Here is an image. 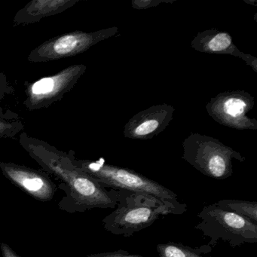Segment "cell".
<instances>
[{
    "instance_id": "obj_1",
    "label": "cell",
    "mask_w": 257,
    "mask_h": 257,
    "mask_svg": "<svg viewBox=\"0 0 257 257\" xmlns=\"http://www.w3.org/2000/svg\"><path fill=\"white\" fill-rule=\"evenodd\" d=\"M19 144L45 171L56 176L68 186L79 210L115 209L116 207L118 190L103 186L78 168L74 163L73 150L64 153L25 132L19 135Z\"/></svg>"
},
{
    "instance_id": "obj_2",
    "label": "cell",
    "mask_w": 257,
    "mask_h": 257,
    "mask_svg": "<svg viewBox=\"0 0 257 257\" xmlns=\"http://www.w3.org/2000/svg\"><path fill=\"white\" fill-rule=\"evenodd\" d=\"M187 211L184 203L171 202L141 192L118 190L116 207L103 219V228L115 235L129 237L151 226L165 215H181Z\"/></svg>"
},
{
    "instance_id": "obj_3",
    "label": "cell",
    "mask_w": 257,
    "mask_h": 257,
    "mask_svg": "<svg viewBox=\"0 0 257 257\" xmlns=\"http://www.w3.org/2000/svg\"><path fill=\"white\" fill-rule=\"evenodd\" d=\"M182 159L210 178L225 180L232 176L233 160L243 162L245 157L216 138L192 133L183 143Z\"/></svg>"
},
{
    "instance_id": "obj_4",
    "label": "cell",
    "mask_w": 257,
    "mask_h": 257,
    "mask_svg": "<svg viewBox=\"0 0 257 257\" xmlns=\"http://www.w3.org/2000/svg\"><path fill=\"white\" fill-rule=\"evenodd\" d=\"M78 168L106 187L115 190L141 192L171 202H178L177 195L160 183L133 170L109 165L103 159L97 161L74 159Z\"/></svg>"
},
{
    "instance_id": "obj_5",
    "label": "cell",
    "mask_w": 257,
    "mask_h": 257,
    "mask_svg": "<svg viewBox=\"0 0 257 257\" xmlns=\"http://www.w3.org/2000/svg\"><path fill=\"white\" fill-rule=\"evenodd\" d=\"M197 216L201 222L195 228L210 238L208 244L211 247L219 241L231 247L257 243V224L221 208L216 203L204 206Z\"/></svg>"
},
{
    "instance_id": "obj_6",
    "label": "cell",
    "mask_w": 257,
    "mask_h": 257,
    "mask_svg": "<svg viewBox=\"0 0 257 257\" xmlns=\"http://www.w3.org/2000/svg\"><path fill=\"white\" fill-rule=\"evenodd\" d=\"M116 27L87 33L75 31L53 37L31 51L28 60L31 63L49 62L76 56L97 43L113 37L118 33Z\"/></svg>"
},
{
    "instance_id": "obj_7",
    "label": "cell",
    "mask_w": 257,
    "mask_h": 257,
    "mask_svg": "<svg viewBox=\"0 0 257 257\" xmlns=\"http://www.w3.org/2000/svg\"><path fill=\"white\" fill-rule=\"evenodd\" d=\"M84 64H75L52 76L27 85L24 105L29 111L46 109L61 100L76 86L86 71Z\"/></svg>"
},
{
    "instance_id": "obj_8",
    "label": "cell",
    "mask_w": 257,
    "mask_h": 257,
    "mask_svg": "<svg viewBox=\"0 0 257 257\" xmlns=\"http://www.w3.org/2000/svg\"><path fill=\"white\" fill-rule=\"evenodd\" d=\"M255 104L254 97L245 91H224L212 97L206 110L214 121L237 130H256L257 120L247 116Z\"/></svg>"
},
{
    "instance_id": "obj_9",
    "label": "cell",
    "mask_w": 257,
    "mask_h": 257,
    "mask_svg": "<svg viewBox=\"0 0 257 257\" xmlns=\"http://www.w3.org/2000/svg\"><path fill=\"white\" fill-rule=\"evenodd\" d=\"M0 169L13 184L38 201H50L56 192V186L46 173L12 162H0Z\"/></svg>"
},
{
    "instance_id": "obj_10",
    "label": "cell",
    "mask_w": 257,
    "mask_h": 257,
    "mask_svg": "<svg viewBox=\"0 0 257 257\" xmlns=\"http://www.w3.org/2000/svg\"><path fill=\"white\" fill-rule=\"evenodd\" d=\"M174 106L156 105L134 115L124 127V136L134 140L153 139L169 125L174 118Z\"/></svg>"
},
{
    "instance_id": "obj_11",
    "label": "cell",
    "mask_w": 257,
    "mask_h": 257,
    "mask_svg": "<svg viewBox=\"0 0 257 257\" xmlns=\"http://www.w3.org/2000/svg\"><path fill=\"white\" fill-rule=\"evenodd\" d=\"M191 47L197 52L210 55H229L240 58L246 65L257 73V58L243 53L233 43L232 38L225 31L212 28L198 33L191 41Z\"/></svg>"
},
{
    "instance_id": "obj_12",
    "label": "cell",
    "mask_w": 257,
    "mask_h": 257,
    "mask_svg": "<svg viewBox=\"0 0 257 257\" xmlns=\"http://www.w3.org/2000/svg\"><path fill=\"white\" fill-rule=\"evenodd\" d=\"M80 0H32L21 9L13 19V26L34 25L42 19L61 14Z\"/></svg>"
},
{
    "instance_id": "obj_13",
    "label": "cell",
    "mask_w": 257,
    "mask_h": 257,
    "mask_svg": "<svg viewBox=\"0 0 257 257\" xmlns=\"http://www.w3.org/2000/svg\"><path fill=\"white\" fill-rule=\"evenodd\" d=\"M212 248L208 243L191 247L181 243L168 242L158 244L156 250L159 257H208L205 255L211 252Z\"/></svg>"
},
{
    "instance_id": "obj_14",
    "label": "cell",
    "mask_w": 257,
    "mask_h": 257,
    "mask_svg": "<svg viewBox=\"0 0 257 257\" xmlns=\"http://www.w3.org/2000/svg\"><path fill=\"white\" fill-rule=\"evenodd\" d=\"M215 203L221 208L246 218L254 223L257 224L256 201L224 199Z\"/></svg>"
},
{
    "instance_id": "obj_15",
    "label": "cell",
    "mask_w": 257,
    "mask_h": 257,
    "mask_svg": "<svg viewBox=\"0 0 257 257\" xmlns=\"http://www.w3.org/2000/svg\"><path fill=\"white\" fill-rule=\"evenodd\" d=\"M24 129L25 125L19 114L9 109L0 115V138L12 139L23 132Z\"/></svg>"
},
{
    "instance_id": "obj_16",
    "label": "cell",
    "mask_w": 257,
    "mask_h": 257,
    "mask_svg": "<svg viewBox=\"0 0 257 257\" xmlns=\"http://www.w3.org/2000/svg\"><path fill=\"white\" fill-rule=\"evenodd\" d=\"M174 1L169 0H133L132 7L135 10H143L156 7L162 4H172Z\"/></svg>"
},
{
    "instance_id": "obj_17",
    "label": "cell",
    "mask_w": 257,
    "mask_h": 257,
    "mask_svg": "<svg viewBox=\"0 0 257 257\" xmlns=\"http://www.w3.org/2000/svg\"><path fill=\"white\" fill-rule=\"evenodd\" d=\"M15 89L10 82L7 76L4 73H0V100L14 93Z\"/></svg>"
},
{
    "instance_id": "obj_18",
    "label": "cell",
    "mask_w": 257,
    "mask_h": 257,
    "mask_svg": "<svg viewBox=\"0 0 257 257\" xmlns=\"http://www.w3.org/2000/svg\"><path fill=\"white\" fill-rule=\"evenodd\" d=\"M83 257H144L139 254L130 253L124 249H118L112 252H101V253L92 254Z\"/></svg>"
},
{
    "instance_id": "obj_19",
    "label": "cell",
    "mask_w": 257,
    "mask_h": 257,
    "mask_svg": "<svg viewBox=\"0 0 257 257\" xmlns=\"http://www.w3.org/2000/svg\"><path fill=\"white\" fill-rule=\"evenodd\" d=\"M1 251L3 257H19L14 250L7 243H1Z\"/></svg>"
},
{
    "instance_id": "obj_20",
    "label": "cell",
    "mask_w": 257,
    "mask_h": 257,
    "mask_svg": "<svg viewBox=\"0 0 257 257\" xmlns=\"http://www.w3.org/2000/svg\"><path fill=\"white\" fill-rule=\"evenodd\" d=\"M5 112H4V109L2 106H0V115H3Z\"/></svg>"
}]
</instances>
